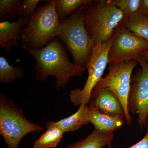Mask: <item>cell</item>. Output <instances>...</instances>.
Listing matches in <instances>:
<instances>
[{
	"label": "cell",
	"instance_id": "obj_19",
	"mask_svg": "<svg viewBox=\"0 0 148 148\" xmlns=\"http://www.w3.org/2000/svg\"><path fill=\"white\" fill-rule=\"evenodd\" d=\"M21 0H1L0 1V20L5 21L6 18L11 20L19 16Z\"/></svg>",
	"mask_w": 148,
	"mask_h": 148
},
{
	"label": "cell",
	"instance_id": "obj_22",
	"mask_svg": "<svg viewBox=\"0 0 148 148\" xmlns=\"http://www.w3.org/2000/svg\"><path fill=\"white\" fill-rule=\"evenodd\" d=\"M108 148H112L111 145ZM127 148H148V127L146 135L138 143Z\"/></svg>",
	"mask_w": 148,
	"mask_h": 148
},
{
	"label": "cell",
	"instance_id": "obj_25",
	"mask_svg": "<svg viewBox=\"0 0 148 148\" xmlns=\"http://www.w3.org/2000/svg\"><path fill=\"white\" fill-rule=\"evenodd\" d=\"M147 125L148 127V122H147Z\"/></svg>",
	"mask_w": 148,
	"mask_h": 148
},
{
	"label": "cell",
	"instance_id": "obj_26",
	"mask_svg": "<svg viewBox=\"0 0 148 148\" xmlns=\"http://www.w3.org/2000/svg\"><path fill=\"white\" fill-rule=\"evenodd\" d=\"M147 122H148V119H147Z\"/></svg>",
	"mask_w": 148,
	"mask_h": 148
},
{
	"label": "cell",
	"instance_id": "obj_12",
	"mask_svg": "<svg viewBox=\"0 0 148 148\" xmlns=\"http://www.w3.org/2000/svg\"><path fill=\"white\" fill-rule=\"evenodd\" d=\"M90 106L82 104L71 116L56 122L49 121L47 123L59 127L64 132H74L90 123Z\"/></svg>",
	"mask_w": 148,
	"mask_h": 148
},
{
	"label": "cell",
	"instance_id": "obj_7",
	"mask_svg": "<svg viewBox=\"0 0 148 148\" xmlns=\"http://www.w3.org/2000/svg\"><path fill=\"white\" fill-rule=\"evenodd\" d=\"M112 42V37L106 42L93 46L90 60L86 69L88 76L83 88L71 90L70 101L75 106L88 105L93 88L102 78L107 65L109 64L108 55Z\"/></svg>",
	"mask_w": 148,
	"mask_h": 148
},
{
	"label": "cell",
	"instance_id": "obj_1",
	"mask_svg": "<svg viewBox=\"0 0 148 148\" xmlns=\"http://www.w3.org/2000/svg\"><path fill=\"white\" fill-rule=\"evenodd\" d=\"M21 48L35 59L36 79L45 82L48 77L53 76L57 89L66 87L71 78L82 76L86 70L71 63L65 48L54 38L42 48L32 49L23 45Z\"/></svg>",
	"mask_w": 148,
	"mask_h": 148
},
{
	"label": "cell",
	"instance_id": "obj_16",
	"mask_svg": "<svg viewBox=\"0 0 148 148\" xmlns=\"http://www.w3.org/2000/svg\"><path fill=\"white\" fill-rule=\"evenodd\" d=\"M46 127L45 132L34 143V148H54L61 142L65 133L62 130L47 123Z\"/></svg>",
	"mask_w": 148,
	"mask_h": 148
},
{
	"label": "cell",
	"instance_id": "obj_8",
	"mask_svg": "<svg viewBox=\"0 0 148 148\" xmlns=\"http://www.w3.org/2000/svg\"><path fill=\"white\" fill-rule=\"evenodd\" d=\"M135 60L141 66L131 78L128 98L130 113L138 114V124L145 127L148 117V62L139 56Z\"/></svg>",
	"mask_w": 148,
	"mask_h": 148
},
{
	"label": "cell",
	"instance_id": "obj_5",
	"mask_svg": "<svg viewBox=\"0 0 148 148\" xmlns=\"http://www.w3.org/2000/svg\"><path fill=\"white\" fill-rule=\"evenodd\" d=\"M42 126L29 121L23 111L2 92L0 94V134L8 148H18L22 138L32 132H41Z\"/></svg>",
	"mask_w": 148,
	"mask_h": 148
},
{
	"label": "cell",
	"instance_id": "obj_18",
	"mask_svg": "<svg viewBox=\"0 0 148 148\" xmlns=\"http://www.w3.org/2000/svg\"><path fill=\"white\" fill-rule=\"evenodd\" d=\"M24 75L23 70L19 67H13L6 58L0 56V82L10 83L21 78Z\"/></svg>",
	"mask_w": 148,
	"mask_h": 148
},
{
	"label": "cell",
	"instance_id": "obj_4",
	"mask_svg": "<svg viewBox=\"0 0 148 148\" xmlns=\"http://www.w3.org/2000/svg\"><path fill=\"white\" fill-rule=\"evenodd\" d=\"M85 4L71 16L60 21L56 37L66 45L73 56L74 64L85 68L90 60L93 47L84 22Z\"/></svg>",
	"mask_w": 148,
	"mask_h": 148
},
{
	"label": "cell",
	"instance_id": "obj_10",
	"mask_svg": "<svg viewBox=\"0 0 148 148\" xmlns=\"http://www.w3.org/2000/svg\"><path fill=\"white\" fill-rule=\"evenodd\" d=\"M89 103L91 108L96 109L102 113L125 119L121 102L116 95L109 89H103L91 93Z\"/></svg>",
	"mask_w": 148,
	"mask_h": 148
},
{
	"label": "cell",
	"instance_id": "obj_24",
	"mask_svg": "<svg viewBox=\"0 0 148 148\" xmlns=\"http://www.w3.org/2000/svg\"><path fill=\"white\" fill-rule=\"evenodd\" d=\"M139 56L143 60L148 62V50L144 51Z\"/></svg>",
	"mask_w": 148,
	"mask_h": 148
},
{
	"label": "cell",
	"instance_id": "obj_6",
	"mask_svg": "<svg viewBox=\"0 0 148 148\" xmlns=\"http://www.w3.org/2000/svg\"><path fill=\"white\" fill-rule=\"evenodd\" d=\"M138 64L136 60L109 64L108 73L105 77L101 78L91 92L95 93L103 89L112 91L121 102L128 125H130L132 123L128 108L131 75L133 69Z\"/></svg>",
	"mask_w": 148,
	"mask_h": 148
},
{
	"label": "cell",
	"instance_id": "obj_15",
	"mask_svg": "<svg viewBox=\"0 0 148 148\" xmlns=\"http://www.w3.org/2000/svg\"><path fill=\"white\" fill-rule=\"evenodd\" d=\"M121 24L135 36L148 42V16L136 12L125 16Z\"/></svg>",
	"mask_w": 148,
	"mask_h": 148
},
{
	"label": "cell",
	"instance_id": "obj_13",
	"mask_svg": "<svg viewBox=\"0 0 148 148\" xmlns=\"http://www.w3.org/2000/svg\"><path fill=\"white\" fill-rule=\"evenodd\" d=\"M90 108V123L93 125L94 129L100 132H114L124 123L123 119L110 116L102 113L96 109Z\"/></svg>",
	"mask_w": 148,
	"mask_h": 148
},
{
	"label": "cell",
	"instance_id": "obj_20",
	"mask_svg": "<svg viewBox=\"0 0 148 148\" xmlns=\"http://www.w3.org/2000/svg\"><path fill=\"white\" fill-rule=\"evenodd\" d=\"M110 1L119 9L126 16L137 12L140 0H110Z\"/></svg>",
	"mask_w": 148,
	"mask_h": 148
},
{
	"label": "cell",
	"instance_id": "obj_2",
	"mask_svg": "<svg viewBox=\"0 0 148 148\" xmlns=\"http://www.w3.org/2000/svg\"><path fill=\"white\" fill-rule=\"evenodd\" d=\"M85 27L93 46L106 42L124 19V14L110 0H89L84 7Z\"/></svg>",
	"mask_w": 148,
	"mask_h": 148
},
{
	"label": "cell",
	"instance_id": "obj_14",
	"mask_svg": "<svg viewBox=\"0 0 148 148\" xmlns=\"http://www.w3.org/2000/svg\"><path fill=\"white\" fill-rule=\"evenodd\" d=\"M114 132L104 133L93 130L86 138L59 148H103L110 146Z\"/></svg>",
	"mask_w": 148,
	"mask_h": 148
},
{
	"label": "cell",
	"instance_id": "obj_23",
	"mask_svg": "<svg viewBox=\"0 0 148 148\" xmlns=\"http://www.w3.org/2000/svg\"><path fill=\"white\" fill-rule=\"evenodd\" d=\"M137 13L148 16V0H140Z\"/></svg>",
	"mask_w": 148,
	"mask_h": 148
},
{
	"label": "cell",
	"instance_id": "obj_9",
	"mask_svg": "<svg viewBox=\"0 0 148 148\" xmlns=\"http://www.w3.org/2000/svg\"><path fill=\"white\" fill-rule=\"evenodd\" d=\"M109 50V64L135 60L148 50V42L134 35L121 24L115 29Z\"/></svg>",
	"mask_w": 148,
	"mask_h": 148
},
{
	"label": "cell",
	"instance_id": "obj_3",
	"mask_svg": "<svg viewBox=\"0 0 148 148\" xmlns=\"http://www.w3.org/2000/svg\"><path fill=\"white\" fill-rule=\"evenodd\" d=\"M56 0L45 1L29 18L18 41L32 49L44 47L57 37L60 21L56 10Z\"/></svg>",
	"mask_w": 148,
	"mask_h": 148
},
{
	"label": "cell",
	"instance_id": "obj_17",
	"mask_svg": "<svg viewBox=\"0 0 148 148\" xmlns=\"http://www.w3.org/2000/svg\"><path fill=\"white\" fill-rule=\"evenodd\" d=\"M89 0H56V10L60 21L75 12Z\"/></svg>",
	"mask_w": 148,
	"mask_h": 148
},
{
	"label": "cell",
	"instance_id": "obj_21",
	"mask_svg": "<svg viewBox=\"0 0 148 148\" xmlns=\"http://www.w3.org/2000/svg\"><path fill=\"white\" fill-rule=\"evenodd\" d=\"M40 0H24L22 1L19 8V16L30 18L36 12L37 6Z\"/></svg>",
	"mask_w": 148,
	"mask_h": 148
},
{
	"label": "cell",
	"instance_id": "obj_11",
	"mask_svg": "<svg viewBox=\"0 0 148 148\" xmlns=\"http://www.w3.org/2000/svg\"><path fill=\"white\" fill-rule=\"evenodd\" d=\"M29 18L20 16L14 22L8 20L0 22V48L9 51L18 45V38L21 31L27 25Z\"/></svg>",
	"mask_w": 148,
	"mask_h": 148
}]
</instances>
